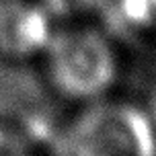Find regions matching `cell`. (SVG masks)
<instances>
[{
	"label": "cell",
	"mask_w": 156,
	"mask_h": 156,
	"mask_svg": "<svg viewBox=\"0 0 156 156\" xmlns=\"http://www.w3.org/2000/svg\"><path fill=\"white\" fill-rule=\"evenodd\" d=\"M49 156H156V121L138 105L103 97L58 129Z\"/></svg>",
	"instance_id": "cell-1"
},
{
	"label": "cell",
	"mask_w": 156,
	"mask_h": 156,
	"mask_svg": "<svg viewBox=\"0 0 156 156\" xmlns=\"http://www.w3.org/2000/svg\"><path fill=\"white\" fill-rule=\"evenodd\" d=\"M41 54L47 82L64 99L99 101L115 84L117 51L111 39L90 25L72 23L54 29Z\"/></svg>",
	"instance_id": "cell-2"
},
{
	"label": "cell",
	"mask_w": 156,
	"mask_h": 156,
	"mask_svg": "<svg viewBox=\"0 0 156 156\" xmlns=\"http://www.w3.org/2000/svg\"><path fill=\"white\" fill-rule=\"evenodd\" d=\"M51 12L45 4L10 0L0 4V49L12 58L43 51L51 37Z\"/></svg>",
	"instance_id": "cell-3"
},
{
	"label": "cell",
	"mask_w": 156,
	"mask_h": 156,
	"mask_svg": "<svg viewBox=\"0 0 156 156\" xmlns=\"http://www.w3.org/2000/svg\"><path fill=\"white\" fill-rule=\"evenodd\" d=\"M125 19L140 29H156V0H121Z\"/></svg>",
	"instance_id": "cell-4"
},
{
	"label": "cell",
	"mask_w": 156,
	"mask_h": 156,
	"mask_svg": "<svg viewBox=\"0 0 156 156\" xmlns=\"http://www.w3.org/2000/svg\"><path fill=\"white\" fill-rule=\"evenodd\" d=\"M0 156H31V148L19 132L0 123Z\"/></svg>",
	"instance_id": "cell-5"
},
{
	"label": "cell",
	"mask_w": 156,
	"mask_h": 156,
	"mask_svg": "<svg viewBox=\"0 0 156 156\" xmlns=\"http://www.w3.org/2000/svg\"><path fill=\"white\" fill-rule=\"evenodd\" d=\"M103 0H43L45 8L51 15H66L68 19L80 15V12H88L94 6H99Z\"/></svg>",
	"instance_id": "cell-6"
}]
</instances>
